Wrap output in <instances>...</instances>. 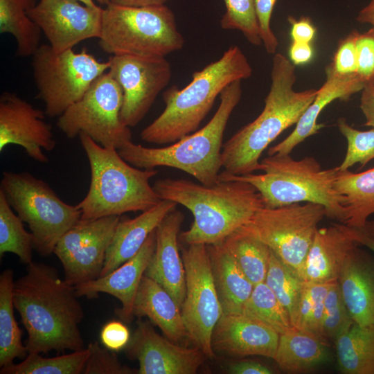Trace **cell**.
I'll return each mask as SVG.
<instances>
[{"label": "cell", "instance_id": "cell-18", "mask_svg": "<svg viewBox=\"0 0 374 374\" xmlns=\"http://www.w3.org/2000/svg\"><path fill=\"white\" fill-rule=\"evenodd\" d=\"M125 348L127 355L139 362V374H195L206 357L198 347L175 343L141 319Z\"/></svg>", "mask_w": 374, "mask_h": 374}, {"label": "cell", "instance_id": "cell-4", "mask_svg": "<svg viewBox=\"0 0 374 374\" xmlns=\"http://www.w3.org/2000/svg\"><path fill=\"white\" fill-rule=\"evenodd\" d=\"M251 74V66L242 50L238 46H230L219 60L195 72L184 88L173 86L163 92L166 107L141 131V139L163 145L196 132L222 90Z\"/></svg>", "mask_w": 374, "mask_h": 374}, {"label": "cell", "instance_id": "cell-48", "mask_svg": "<svg viewBox=\"0 0 374 374\" xmlns=\"http://www.w3.org/2000/svg\"><path fill=\"white\" fill-rule=\"evenodd\" d=\"M359 107L366 118L364 125L374 128V82L365 84L362 90Z\"/></svg>", "mask_w": 374, "mask_h": 374}, {"label": "cell", "instance_id": "cell-52", "mask_svg": "<svg viewBox=\"0 0 374 374\" xmlns=\"http://www.w3.org/2000/svg\"><path fill=\"white\" fill-rule=\"evenodd\" d=\"M356 20L359 23L371 24L374 31V0H371L369 3L359 12Z\"/></svg>", "mask_w": 374, "mask_h": 374}, {"label": "cell", "instance_id": "cell-20", "mask_svg": "<svg viewBox=\"0 0 374 374\" xmlns=\"http://www.w3.org/2000/svg\"><path fill=\"white\" fill-rule=\"evenodd\" d=\"M155 246L156 229L150 234L136 254L112 272L75 286L78 296L93 299L101 292L112 295L121 303V308L116 310V314L123 321L131 322L134 317L135 297Z\"/></svg>", "mask_w": 374, "mask_h": 374}, {"label": "cell", "instance_id": "cell-15", "mask_svg": "<svg viewBox=\"0 0 374 374\" xmlns=\"http://www.w3.org/2000/svg\"><path fill=\"white\" fill-rule=\"evenodd\" d=\"M119 220L115 215L80 219L60 238L53 253L66 283L75 287L100 277Z\"/></svg>", "mask_w": 374, "mask_h": 374}, {"label": "cell", "instance_id": "cell-34", "mask_svg": "<svg viewBox=\"0 0 374 374\" xmlns=\"http://www.w3.org/2000/svg\"><path fill=\"white\" fill-rule=\"evenodd\" d=\"M85 348L68 355L44 357L40 354L28 353L23 361L3 366L1 374H82L89 356Z\"/></svg>", "mask_w": 374, "mask_h": 374}, {"label": "cell", "instance_id": "cell-42", "mask_svg": "<svg viewBox=\"0 0 374 374\" xmlns=\"http://www.w3.org/2000/svg\"><path fill=\"white\" fill-rule=\"evenodd\" d=\"M87 347L89 353L82 374L137 373L134 370L122 365L114 351L102 348L98 342H90Z\"/></svg>", "mask_w": 374, "mask_h": 374}, {"label": "cell", "instance_id": "cell-31", "mask_svg": "<svg viewBox=\"0 0 374 374\" xmlns=\"http://www.w3.org/2000/svg\"><path fill=\"white\" fill-rule=\"evenodd\" d=\"M334 342L341 373L374 374V328L354 323Z\"/></svg>", "mask_w": 374, "mask_h": 374}, {"label": "cell", "instance_id": "cell-1", "mask_svg": "<svg viewBox=\"0 0 374 374\" xmlns=\"http://www.w3.org/2000/svg\"><path fill=\"white\" fill-rule=\"evenodd\" d=\"M75 287L53 266L31 262L15 281L13 302L28 334V353H57L84 348L79 325L84 311Z\"/></svg>", "mask_w": 374, "mask_h": 374}, {"label": "cell", "instance_id": "cell-37", "mask_svg": "<svg viewBox=\"0 0 374 374\" xmlns=\"http://www.w3.org/2000/svg\"><path fill=\"white\" fill-rule=\"evenodd\" d=\"M242 312L263 321L279 335L292 327L288 312L265 282L253 286Z\"/></svg>", "mask_w": 374, "mask_h": 374}, {"label": "cell", "instance_id": "cell-49", "mask_svg": "<svg viewBox=\"0 0 374 374\" xmlns=\"http://www.w3.org/2000/svg\"><path fill=\"white\" fill-rule=\"evenodd\" d=\"M289 55L294 65L305 64L312 58V47L310 43L292 42L289 49Z\"/></svg>", "mask_w": 374, "mask_h": 374}, {"label": "cell", "instance_id": "cell-24", "mask_svg": "<svg viewBox=\"0 0 374 374\" xmlns=\"http://www.w3.org/2000/svg\"><path fill=\"white\" fill-rule=\"evenodd\" d=\"M338 282L354 323L374 328V263L357 247L346 258Z\"/></svg>", "mask_w": 374, "mask_h": 374}, {"label": "cell", "instance_id": "cell-13", "mask_svg": "<svg viewBox=\"0 0 374 374\" xmlns=\"http://www.w3.org/2000/svg\"><path fill=\"white\" fill-rule=\"evenodd\" d=\"M186 292L181 308L187 337L206 357H215L213 329L223 314L212 273L208 247L189 244L181 250Z\"/></svg>", "mask_w": 374, "mask_h": 374}, {"label": "cell", "instance_id": "cell-5", "mask_svg": "<svg viewBox=\"0 0 374 374\" xmlns=\"http://www.w3.org/2000/svg\"><path fill=\"white\" fill-rule=\"evenodd\" d=\"M242 93L240 80L229 84L221 92L220 105L210 121L199 130L168 146L147 148L130 140L118 149V153L138 168H175L192 175L202 184L213 185L220 181L222 168L224 133Z\"/></svg>", "mask_w": 374, "mask_h": 374}, {"label": "cell", "instance_id": "cell-55", "mask_svg": "<svg viewBox=\"0 0 374 374\" xmlns=\"http://www.w3.org/2000/svg\"><path fill=\"white\" fill-rule=\"evenodd\" d=\"M78 1H79L80 2L84 3V5H87L88 6H91V7L97 6V5L95 3L93 0H78Z\"/></svg>", "mask_w": 374, "mask_h": 374}, {"label": "cell", "instance_id": "cell-50", "mask_svg": "<svg viewBox=\"0 0 374 374\" xmlns=\"http://www.w3.org/2000/svg\"><path fill=\"white\" fill-rule=\"evenodd\" d=\"M229 372L232 374H271L274 372L267 366L253 361H241L231 364Z\"/></svg>", "mask_w": 374, "mask_h": 374}, {"label": "cell", "instance_id": "cell-6", "mask_svg": "<svg viewBox=\"0 0 374 374\" xmlns=\"http://www.w3.org/2000/svg\"><path fill=\"white\" fill-rule=\"evenodd\" d=\"M78 136L91 172L88 193L76 205L82 220L143 212L161 200L150 184L157 170L134 167L117 149L103 147L82 132Z\"/></svg>", "mask_w": 374, "mask_h": 374}, {"label": "cell", "instance_id": "cell-54", "mask_svg": "<svg viewBox=\"0 0 374 374\" xmlns=\"http://www.w3.org/2000/svg\"><path fill=\"white\" fill-rule=\"evenodd\" d=\"M359 230V229H358ZM363 233L374 240V220H368L363 229H359Z\"/></svg>", "mask_w": 374, "mask_h": 374}, {"label": "cell", "instance_id": "cell-2", "mask_svg": "<svg viewBox=\"0 0 374 374\" xmlns=\"http://www.w3.org/2000/svg\"><path fill=\"white\" fill-rule=\"evenodd\" d=\"M153 188L161 199L181 204L192 213L193 224L179 236L187 245L222 242L265 207L256 188L241 181L220 179L206 186L168 178L157 180Z\"/></svg>", "mask_w": 374, "mask_h": 374}, {"label": "cell", "instance_id": "cell-40", "mask_svg": "<svg viewBox=\"0 0 374 374\" xmlns=\"http://www.w3.org/2000/svg\"><path fill=\"white\" fill-rule=\"evenodd\" d=\"M337 127L347 141V149L340 170H348L359 163L364 167L374 159V128L366 131L358 130L350 126L344 118L337 120Z\"/></svg>", "mask_w": 374, "mask_h": 374}, {"label": "cell", "instance_id": "cell-29", "mask_svg": "<svg viewBox=\"0 0 374 374\" xmlns=\"http://www.w3.org/2000/svg\"><path fill=\"white\" fill-rule=\"evenodd\" d=\"M334 188L346 209L344 224L363 229L374 214V168L359 173L339 169Z\"/></svg>", "mask_w": 374, "mask_h": 374}, {"label": "cell", "instance_id": "cell-43", "mask_svg": "<svg viewBox=\"0 0 374 374\" xmlns=\"http://www.w3.org/2000/svg\"><path fill=\"white\" fill-rule=\"evenodd\" d=\"M357 75L365 82H374V31L359 33L356 39Z\"/></svg>", "mask_w": 374, "mask_h": 374}, {"label": "cell", "instance_id": "cell-11", "mask_svg": "<svg viewBox=\"0 0 374 374\" xmlns=\"http://www.w3.org/2000/svg\"><path fill=\"white\" fill-rule=\"evenodd\" d=\"M324 216V206L312 202L262 207L237 231L267 244L302 280L306 256Z\"/></svg>", "mask_w": 374, "mask_h": 374}, {"label": "cell", "instance_id": "cell-47", "mask_svg": "<svg viewBox=\"0 0 374 374\" xmlns=\"http://www.w3.org/2000/svg\"><path fill=\"white\" fill-rule=\"evenodd\" d=\"M287 19L292 26V42L310 43L316 33V28L310 18L303 16L296 19L294 17L289 16Z\"/></svg>", "mask_w": 374, "mask_h": 374}, {"label": "cell", "instance_id": "cell-44", "mask_svg": "<svg viewBox=\"0 0 374 374\" xmlns=\"http://www.w3.org/2000/svg\"><path fill=\"white\" fill-rule=\"evenodd\" d=\"M358 32L353 31L339 43L332 65L335 71L342 75L357 71L356 39Z\"/></svg>", "mask_w": 374, "mask_h": 374}, {"label": "cell", "instance_id": "cell-22", "mask_svg": "<svg viewBox=\"0 0 374 374\" xmlns=\"http://www.w3.org/2000/svg\"><path fill=\"white\" fill-rule=\"evenodd\" d=\"M184 215L174 210L156 228V246L145 275L160 284L181 308L186 292L185 269L178 235Z\"/></svg>", "mask_w": 374, "mask_h": 374}, {"label": "cell", "instance_id": "cell-19", "mask_svg": "<svg viewBox=\"0 0 374 374\" xmlns=\"http://www.w3.org/2000/svg\"><path fill=\"white\" fill-rule=\"evenodd\" d=\"M279 334L244 313H223L212 334L214 353L232 357L260 355L274 359Z\"/></svg>", "mask_w": 374, "mask_h": 374}, {"label": "cell", "instance_id": "cell-35", "mask_svg": "<svg viewBox=\"0 0 374 374\" xmlns=\"http://www.w3.org/2000/svg\"><path fill=\"white\" fill-rule=\"evenodd\" d=\"M34 238L24 227L22 220L14 213L3 193L0 190V257L12 253L28 265L33 262Z\"/></svg>", "mask_w": 374, "mask_h": 374}, {"label": "cell", "instance_id": "cell-38", "mask_svg": "<svg viewBox=\"0 0 374 374\" xmlns=\"http://www.w3.org/2000/svg\"><path fill=\"white\" fill-rule=\"evenodd\" d=\"M330 283L303 282L297 319L293 326L312 333L326 342L322 328L323 313Z\"/></svg>", "mask_w": 374, "mask_h": 374}, {"label": "cell", "instance_id": "cell-16", "mask_svg": "<svg viewBox=\"0 0 374 374\" xmlns=\"http://www.w3.org/2000/svg\"><path fill=\"white\" fill-rule=\"evenodd\" d=\"M103 8L78 0H39L29 17L57 52L64 51L90 38H99Z\"/></svg>", "mask_w": 374, "mask_h": 374}, {"label": "cell", "instance_id": "cell-14", "mask_svg": "<svg viewBox=\"0 0 374 374\" xmlns=\"http://www.w3.org/2000/svg\"><path fill=\"white\" fill-rule=\"evenodd\" d=\"M108 71L123 91L122 123L136 126L146 115L172 76L170 64L161 56L112 55Z\"/></svg>", "mask_w": 374, "mask_h": 374}, {"label": "cell", "instance_id": "cell-41", "mask_svg": "<svg viewBox=\"0 0 374 374\" xmlns=\"http://www.w3.org/2000/svg\"><path fill=\"white\" fill-rule=\"evenodd\" d=\"M354 321L344 302L338 280L330 283L324 301L322 328L326 339L333 341Z\"/></svg>", "mask_w": 374, "mask_h": 374}, {"label": "cell", "instance_id": "cell-45", "mask_svg": "<svg viewBox=\"0 0 374 374\" xmlns=\"http://www.w3.org/2000/svg\"><path fill=\"white\" fill-rule=\"evenodd\" d=\"M277 0H253L255 11L260 28V37L267 53H276L278 41L273 33L270 21Z\"/></svg>", "mask_w": 374, "mask_h": 374}, {"label": "cell", "instance_id": "cell-53", "mask_svg": "<svg viewBox=\"0 0 374 374\" xmlns=\"http://www.w3.org/2000/svg\"><path fill=\"white\" fill-rule=\"evenodd\" d=\"M357 231L359 244L367 247L374 252V240L366 235L361 231L357 229Z\"/></svg>", "mask_w": 374, "mask_h": 374}, {"label": "cell", "instance_id": "cell-51", "mask_svg": "<svg viewBox=\"0 0 374 374\" xmlns=\"http://www.w3.org/2000/svg\"><path fill=\"white\" fill-rule=\"evenodd\" d=\"M169 0H107V3L122 6L142 7L162 5L165 4Z\"/></svg>", "mask_w": 374, "mask_h": 374}, {"label": "cell", "instance_id": "cell-46", "mask_svg": "<svg viewBox=\"0 0 374 374\" xmlns=\"http://www.w3.org/2000/svg\"><path fill=\"white\" fill-rule=\"evenodd\" d=\"M100 338L103 346L112 351L125 348L131 337L127 327L121 321L112 320L101 329Z\"/></svg>", "mask_w": 374, "mask_h": 374}, {"label": "cell", "instance_id": "cell-26", "mask_svg": "<svg viewBox=\"0 0 374 374\" xmlns=\"http://www.w3.org/2000/svg\"><path fill=\"white\" fill-rule=\"evenodd\" d=\"M134 315L148 317L175 343L187 337L181 308L160 284L145 275L135 297Z\"/></svg>", "mask_w": 374, "mask_h": 374}, {"label": "cell", "instance_id": "cell-36", "mask_svg": "<svg viewBox=\"0 0 374 374\" xmlns=\"http://www.w3.org/2000/svg\"><path fill=\"white\" fill-rule=\"evenodd\" d=\"M303 282L271 251L265 283L288 312L292 326L297 319Z\"/></svg>", "mask_w": 374, "mask_h": 374}, {"label": "cell", "instance_id": "cell-33", "mask_svg": "<svg viewBox=\"0 0 374 374\" xmlns=\"http://www.w3.org/2000/svg\"><path fill=\"white\" fill-rule=\"evenodd\" d=\"M223 243L253 285L265 282L271 254L267 244L238 231L226 238Z\"/></svg>", "mask_w": 374, "mask_h": 374}, {"label": "cell", "instance_id": "cell-56", "mask_svg": "<svg viewBox=\"0 0 374 374\" xmlns=\"http://www.w3.org/2000/svg\"><path fill=\"white\" fill-rule=\"evenodd\" d=\"M98 2L100 4H103V5H107V0H97Z\"/></svg>", "mask_w": 374, "mask_h": 374}, {"label": "cell", "instance_id": "cell-28", "mask_svg": "<svg viewBox=\"0 0 374 374\" xmlns=\"http://www.w3.org/2000/svg\"><path fill=\"white\" fill-rule=\"evenodd\" d=\"M326 344L314 335L292 326L279 335L273 359L285 372L308 371L329 360Z\"/></svg>", "mask_w": 374, "mask_h": 374}, {"label": "cell", "instance_id": "cell-25", "mask_svg": "<svg viewBox=\"0 0 374 374\" xmlns=\"http://www.w3.org/2000/svg\"><path fill=\"white\" fill-rule=\"evenodd\" d=\"M177 205L174 202L161 199L134 218L120 219L100 277L112 272L136 254L150 234L168 213L176 209Z\"/></svg>", "mask_w": 374, "mask_h": 374}, {"label": "cell", "instance_id": "cell-7", "mask_svg": "<svg viewBox=\"0 0 374 374\" xmlns=\"http://www.w3.org/2000/svg\"><path fill=\"white\" fill-rule=\"evenodd\" d=\"M260 170L264 173L234 175L223 171L219 179L250 184L261 195L265 207L316 203L324 206L328 217L345 222L346 209L334 188L338 166L323 169L312 157L296 160L290 154H276L260 161Z\"/></svg>", "mask_w": 374, "mask_h": 374}, {"label": "cell", "instance_id": "cell-39", "mask_svg": "<svg viewBox=\"0 0 374 374\" xmlns=\"http://www.w3.org/2000/svg\"><path fill=\"white\" fill-rule=\"evenodd\" d=\"M226 12L220 20L225 30H238L251 44L260 46L262 42L255 11L253 0H224Z\"/></svg>", "mask_w": 374, "mask_h": 374}, {"label": "cell", "instance_id": "cell-21", "mask_svg": "<svg viewBox=\"0 0 374 374\" xmlns=\"http://www.w3.org/2000/svg\"><path fill=\"white\" fill-rule=\"evenodd\" d=\"M358 245L357 229L344 223L318 229L305 258L302 280L317 283L338 280L346 258Z\"/></svg>", "mask_w": 374, "mask_h": 374}, {"label": "cell", "instance_id": "cell-10", "mask_svg": "<svg viewBox=\"0 0 374 374\" xmlns=\"http://www.w3.org/2000/svg\"><path fill=\"white\" fill-rule=\"evenodd\" d=\"M32 56L37 98L44 103L46 116L53 118L79 100L109 67L108 61H98L86 49L57 52L50 44H42Z\"/></svg>", "mask_w": 374, "mask_h": 374}, {"label": "cell", "instance_id": "cell-30", "mask_svg": "<svg viewBox=\"0 0 374 374\" xmlns=\"http://www.w3.org/2000/svg\"><path fill=\"white\" fill-rule=\"evenodd\" d=\"M36 4V0H0V33L14 37L20 57L33 55L40 46L42 30L28 15Z\"/></svg>", "mask_w": 374, "mask_h": 374}, {"label": "cell", "instance_id": "cell-23", "mask_svg": "<svg viewBox=\"0 0 374 374\" xmlns=\"http://www.w3.org/2000/svg\"><path fill=\"white\" fill-rule=\"evenodd\" d=\"M325 71L326 81L317 89L314 100L302 114L293 132L283 141L269 148V155L290 154L299 144L317 134L323 127V125L317 123V118L327 105L337 99H349L354 93L362 91L365 86V82L357 73L339 75L330 64Z\"/></svg>", "mask_w": 374, "mask_h": 374}, {"label": "cell", "instance_id": "cell-8", "mask_svg": "<svg viewBox=\"0 0 374 374\" xmlns=\"http://www.w3.org/2000/svg\"><path fill=\"white\" fill-rule=\"evenodd\" d=\"M99 46L111 55H166L182 48L184 39L165 4L129 7L112 3L102 11Z\"/></svg>", "mask_w": 374, "mask_h": 374}, {"label": "cell", "instance_id": "cell-32", "mask_svg": "<svg viewBox=\"0 0 374 374\" xmlns=\"http://www.w3.org/2000/svg\"><path fill=\"white\" fill-rule=\"evenodd\" d=\"M14 272L10 269L0 275V366H9L16 358L28 354L21 341V330L14 314Z\"/></svg>", "mask_w": 374, "mask_h": 374}, {"label": "cell", "instance_id": "cell-9", "mask_svg": "<svg viewBox=\"0 0 374 374\" xmlns=\"http://www.w3.org/2000/svg\"><path fill=\"white\" fill-rule=\"evenodd\" d=\"M0 190L28 224L34 249L42 256L53 253L60 238L81 219L76 205L62 200L46 182L28 172L3 171Z\"/></svg>", "mask_w": 374, "mask_h": 374}, {"label": "cell", "instance_id": "cell-17", "mask_svg": "<svg viewBox=\"0 0 374 374\" xmlns=\"http://www.w3.org/2000/svg\"><path fill=\"white\" fill-rule=\"evenodd\" d=\"M46 116L45 111L16 93L3 92L0 96V152L7 145H17L33 160L48 162L44 151L54 150L56 140Z\"/></svg>", "mask_w": 374, "mask_h": 374}, {"label": "cell", "instance_id": "cell-27", "mask_svg": "<svg viewBox=\"0 0 374 374\" xmlns=\"http://www.w3.org/2000/svg\"><path fill=\"white\" fill-rule=\"evenodd\" d=\"M207 247L223 313H241L254 285L242 271L223 241Z\"/></svg>", "mask_w": 374, "mask_h": 374}, {"label": "cell", "instance_id": "cell-12", "mask_svg": "<svg viewBox=\"0 0 374 374\" xmlns=\"http://www.w3.org/2000/svg\"><path fill=\"white\" fill-rule=\"evenodd\" d=\"M122 105V89L107 71L58 117L57 126L69 139L82 132L103 147L118 150L132 140L130 127L120 118Z\"/></svg>", "mask_w": 374, "mask_h": 374}, {"label": "cell", "instance_id": "cell-3", "mask_svg": "<svg viewBox=\"0 0 374 374\" xmlns=\"http://www.w3.org/2000/svg\"><path fill=\"white\" fill-rule=\"evenodd\" d=\"M296 65L281 53H276L271 70V84L260 115L227 140L222 146V163L234 175L260 170V157L282 132L296 125L314 100L317 89L297 91Z\"/></svg>", "mask_w": 374, "mask_h": 374}]
</instances>
